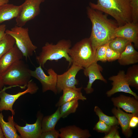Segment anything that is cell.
<instances>
[{"label":"cell","instance_id":"6da1fadb","mask_svg":"<svg viewBox=\"0 0 138 138\" xmlns=\"http://www.w3.org/2000/svg\"><path fill=\"white\" fill-rule=\"evenodd\" d=\"M87 11L92 24L89 39L95 54L98 47L109 42L115 38V33L118 27L98 10L88 7Z\"/></svg>","mask_w":138,"mask_h":138},{"label":"cell","instance_id":"7a4b0ae2","mask_svg":"<svg viewBox=\"0 0 138 138\" xmlns=\"http://www.w3.org/2000/svg\"><path fill=\"white\" fill-rule=\"evenodd\" d=\"M131 0H98L96 4L90 2L91 8L113 17L119 26L132 21Z\"/></svg>","mask_w":138,"mask_h":138},{"label":"cell","instance_id":"3957f363","mask_svg":"<svg viewBox=\"0 0 138 138\" xmlns=\"http://www.w3.org/2000/svg\"><path fill=\"white\" fill-rule=\"evenodd\" d=\"M71 42L69 40L62 39L56 44L46 42L42 48L41 52L36 56L37 63L43 68L48 60L57 61L62 58L69 63V66L72 64V60L68 52L71 47Z\"/></svg>","mask_w":138,"mask_h":138},{"label":"cell","instance_id":"277c9868","mask_svg":"<svg viewBox=\"0 0 138 138\" xmlns=\"http://www.w3.org/2000/svg\"><path fill=\"white\" fill-rule=\"evenodd\" d=\"M30 70L22 59L17 61L2 76L4 85L25 88L31 80Z\"/></svg>","mask_w":138,"mask_h":138},{"label":"cell","instance_id":"5b68a950","mask_svg":"<svg viewBox=\"0 0 138 138\" xmlns=\"http://www.w3.org/2000/svg\"><path fill=\"white\" fill-rule=\"evenodd\" d=\"M68 54L72 59V63L84 68L96 62L95 54L89 38L77 42L69 49Z\"/></svg>","mask_w":138,"mask_h":138},{"label":"cell","instance_id":"8992f818","mask_svg":"<svg viewBox=\"0 0 138 138\" xmlns=\"http://www.w3.org/2000/svg\"><path fill=\"white\" fill-rule=\"evenodd\" d=\"M5 33L14 38L15 44L26 60L35 52L37 47L32 43L29 35L28 28L16 25L10 29L6 30Z\"/></svg>","mask_w":138,"mask_h":138},{"label":"cell","instance_id":"52a82bcc","mask_svg":"<svg viewBox=\"0 0 138 138\" xmlns=\"http://www.w3.org/2000/svg\"><path fill=\"white\" fill-rule=\"evenodd\" d=\"M15 86L5 87L0 90V112L3 110H9L12 115H14L15 112L13 109V104L19 97L27 93L33 94L36 93L39 89L37 84L31 79L27 86V88L23 91L19 92L15 94H10L6 93L5 90Z\"/></svg>","mask_w":138,"mask_h":138},{"label":"cell","instance_id":"ba28073f","mask_svg":"<svg viewBox=\"0 0 138 138\" xmlns=\"http://www.w3.org/2000/svg\"><path fill=\"white\" fill-rule=\"evenodd\" d=\"M44 0H25L21 5L20 12L16 18V25L23 27L40 13V5Z\"/></svg>","mask_w":138,"mask_h":138},{"label":"cell","instance_id":"9c48e42d","mask_svg":"<svg viewBox=\"0 0 138 138\" xmlns=\"http://www.w3.org/2000/svg\"><path fill=\"white\" fill-rule=\"evenodd\" d=\"M47 72L48 75L45 74L40 65L36 67L34 70H31L30 71L31 77L36 78L41 83L42 92L50 90L56 94L57 93L56 88L57 74L52 68L48 69Z\"/></svg>","mask_w":138,"mask_h":138},{"label":"cell","instance_id":"30bf717a","mask_svg":"<svg viewBox=\"0 0 138 138\" xmlns=\"http://www.w3.org/2000/svg\"><path fill=\"white\" fill-rule=\"evenodd\" d=\"M84 68L72 63L71 67L62 74L57 76L56 88L57 93H60L63 90L76 87L78 81L76 78V76L80 70Z\"/></svg>","mask_w":138,"mask_h":138},{"label":"cell","instance_id":"8fae6325","mask_svg":"<svg viewBox=\"0 0 138 138\" xmlns=\"http://www.w3.org/2000/svg\"><path fill=\"white\" fill-rule=\"evenodd\" d=\"M108 80L112 82L111 83L112 88L106 93L108 97H110L116 93L122 92L130 94L138 99V96L130 87L128 79L124 71H120L117 75L110 77Z\"/></svg>","mask_w":138,"mask_h":138},{"label":"cell","instance_id":"7c38bea8","mask_svg":"<svg viewBox=\"0 0 138 138\" xmlns=\"http://www.w3.org/2000/svg\"><path fill=\"white\" fill-rule=\"evenodd\" d=\"M43 114L39 111L35 122L30 124L26 123L25 126H20L16 123L15 127L22 138H40L42 133V121Z\"/></svg>","mask_w":138,"mask_h":138},{"label":"cell","instance_id":"4fadbf2b","mask_svg":"<svg viewBox=\"0 0 138 138\" xmlns=\"http://www.w3.org/2000/svg\"><path fill=\"white\" fill-rule=\"evenodd\" d=\"M111 100L115 107L138 116V99L134 97L121 94L118 97L112 98Z\"/></svg>","mask_w":138,"mask_h":138},{"label":"cell","instance_id":"5bb4252c","mask_svg":"<svg viewBox=\"0 0 138 138\" xmlns=\"http://www.w3.org/2000/svg\"><path fill=\"white\" fill-rule=\"evenodd\" d=\"M102 70V67L96 62L87 67L84 68V75L89 78V81L87 86L84 88V90L86 94H90L94 91V89L92 87V85L96 80H99L105 83H107V80L104 78L101 73Z\"/></svg>","mask_w":138,"mask_h":138},{"label":"cell","instance_id":"9a60e30c","mask_svg":"<svg viewBox=\"0 0 138 138\" xmlns=\"http://www.w3.org/2000/svg\"><path fill=\"white\" fill-rule=\"evenodd\" d=\"M115 38L122 37L133 42L135 48H138V24L132 22L118 27L114 34Z\"/></svg>","mask_w":138,"mask_h":138},{"label":"cell","instance_id":"2e32d148","mask_svg":"<svg viewBox=\"0 0 138 138\" xmlns=\"http://www.w3.org/2000/svg\"><path fill=\"white\" fill-rule=\"evenodd\" d=\"M23 54L15 44L0 59V75H3L14 63L22 60Z\"/></svg>","mask_w":138,"mask_h":138},{"label":"cell","instance_id":"e0dca14e","mask_svg":"<svg viewBox=\"0 0 138 138\" xmlns=\"http://www.w3.org/2000/svg\"><path fill=\"white\" fill-rule=\"evenodd\" d=\"M111 112L117 118L118 124L121 127L122 133L127 138L131 137L132 131L130 127L129 124L131 118L134 115L125 112L120 108L115 107L112 109Z\"/></svg>","mask_w":138,"mask_h":138},{"label":"cell","instance_id":"ac0fdd59","mask_svg":"<svg viewBox=\"0 0 138 138\" xmlns=\"http://www.w3.org/2000/svg\"><path fill=\"white\" fill-rule=\"evenodd\" d=\"M59 131L61 138H88L91 136L88 129L83 130L74 125L62 128Z\"/></svg>","mask_w":138,"mask_h":138},{"label":"cell","instance_id":"d6986e66","mask_svg":"<svg viewBox=\"0 0 138 138\" xmlns=\"http://www.w3.org/2000/svg\"><path fill=\"white\" fill-rule=\"evenodd\" d=\"M82 87L79 88L66 89L62 91L63 94L55 104V106H60L64 103L73 100H80L84 101L86 98L83 95L82 92Z\"/></svg>","mask_w":138,"mask_h":138},{"label":"cell","instance_id":"ffe728a7","mask_svg":"<svg viewBox=\"0 0 138 138\" xmlns=\"http://www.w3.org/2000/svg\"><path fill=\"white\" fill-rule=\"evenodd\" d=\"M118 61L121 65L124 66L138 62V52L135 49L132 43L127 45L124 51L121 54Z\"/></svg>","mask_w":138,"mask_h":138},{"label":"cell","instance_id":"44dd1931","mask_svg":"<svg viewBox=\"0 0 138 138\" xmlns=\"http://www.w3.org/2000/svg\"><path fill=\"white\" fill-rule=\"evenodd\" d=\"M8 122H6L4 119V116L2 112H0V125L5 138H20L17 133V130L15 127L13 115L9 116L7 119Z\"/></svg>","mask_w":138,"mask_h":138},{"label":"cell","instance_id":"7402d4cb","mask_svg":"<svg viewBox=\"0 0 138 138\" xmlns=\"http://www.w3.org/2000/svg\"><path fill=\"white\" fill-rule=\"evenodd\" d=\"M21 5L7 3L0 6V24L16 18L20 11Z\"/></svg>","mask_w":138,"mask_h":138},{"label":"cell","instance_id":"603a6c76","mask_svg":"<svg viewBox=\"0 0 138 138\" xmlns=\"http://www.w3.org/2000/svg\"><path fill=\"white\" fill-rule=\"evenodd\" d=\"M58 107L54 113L51 115L43 117L42 121V132L55 129L56 124L61 118L60 112V106Z\"/></svg>","mask_w":138,"mask_h":138},{"label":"cell","instance_id":"cb8c5ba5","mask_svg":"<svg viewBox=\"0 0 138 138\" xmlns=\"http://www.w3.org/2000/svg\"><path fill=\"white\" fill-rule=\"evenodd\" d=\"M131 43L132 42L127 39L117 37L110 42L109 46L112 49L121 54L124 51L127 45Z\"/></svg>","mask_w":138,"mask_h":138},{"label":"cell","instance_id":"d4e9b609","mask_svg":"<svg viewBox=\"0 0 138 138\" xmlns=\"http://www.w3.org/2000/svg\"><path fill=\"white\" fill-rule=\"evenodd\" d=\"M15 44V41L12 36L6 34L0 41V59L12 49Z\"/></svg>","mask_w":138,"mask_h":138},{"label":"cell","instance_id":"484cf974","mask_svg":"<svg viewBox=\"0 0 138 138\" xmlns=\"http://www.w3.org/2000/svg\"><path fill=\"white\" fill-rule=\"evenodd\" d=\"M78 100H73L66 102L60 106L61 117L65 118L71 113L76 111L78 106Z\"/></svg>","mask_w":138,"mask_h":138},{"label":"cell","instance_id":"4316f807","mask_svg":"<svg viewBox=\"0 0 138 138\" xmlns=\"http://www.w3.org/2000/svg\"><path fill=\"white\" fill-rule=\"evenodd\" d=\"M125 75L129 86L138 89V65H134L129 67Z\"/></svg>","mask_w":138,"mask_h":138},{"label":"cell","instance_id":"83f0119b","mask_svg":"<svg viewBox=\"0 0 138 138\" xmlns=\"http://www.w3.org/2000/svg\"><path fill=\"white\" fill-rule=\"evenodd\" d=\"M94 111L98 117L99 120L103 121L108 125L110 126L119 125L118 120L115 116H110L106 115L98 106H95Z\"/></svg>","mask_w":138,"mask_h":138},{"label":"cell","instance_id":"f1b7e54d","mask_svg":"<svg viewBox=\"0 0 138 138\" xmlns=\"http://www.w3.org/2000/svg\"><path fill=\"white\" fill-rule=\"evenodd\" d=\"M109 42L101 45L97 48L95 53L96 62H97L98 61H101L105 62L107 61L106 51Z\"/></svg>","mask_w":138,"mask_h":138},{"label":"cell","instance_id":"f546056e","mask_svg":"<svg viewBox=\"0 0 138 138\" xmlns=\"http://www.w3.org/2000/svg\"><path fill=\"white\" fill-rule=\"evenodd\" d=\"M131 8L132 22L138 24V0H131Z\"/></svg>","mask_w":138,"mask_h":138},{"label":"cell","instance_id":"4dcf8cb0","mask_svg":"<svg viewBox=\"0 0 138 138\" xmlns=\"http://www.w3.org/2000/svg\"><path fill=\"white\" fill-rule=\"evenodd\" d=\"M121 54L110 48L109 45L106 50V56L107 61L112 62L118 60Z\"/></svg>","mask_w":138,"mask_h":138},{"label":"cell","instance_id":"1f68e13d","mask_svg":"<svg viewBox=\"0 0 138 138\" xmlns=\"http://www.w3.org/2000/svg\"><path fill=\"white\" fill-rule=\"evenodd\" d=\"M111 126L99 120L95 125L93 130L98 132L106 134L109 131Z\"/></svg>","mask_w":138,"mask_h":138},{"label":"cell","instance_id":"d6a6232c","mask_svg":"<svg viewBox=\"0 0 138 138\" xmlns=\"http://www.w3.org/2000/svg\"><path fill=\"white\" fill-rule=\"evenodd\" d=\"M118 125L111 126L109 131L105 134L103 138H120L118 129Z\"/></svg>","mask_w":138,"mask_h":138},{"label":"cell","instance_id":"836d02e7","mask_svg":"<svg viewBox=\"0 0 138 138\" xmlns=\"http://www.w3.org/2000/svg\"><path fill=\"white\" fill-rule=\"evenodd\" d=\"M60 137L59 131L55 129L42 132L40 138H58Z\"/></svg>","mask_w":138,"mask_h":138},{"label":"cell","instance_id":"e575fe53","mask_svg":"<svg viewBox=\"0 0 138 138\" xmlns=\"http://www.w3.org/2000/svg\"><path fill=\"white\" fill-rule=\"evenodd\" d=\"M138 117L134 116L131 118L129 124L131 128H134L137 126L138 124Z\"/></svg>","mask_w":138,"mask_h":138},{"label":"cell","instance_id":"d590c367","mask_svg":"<svg viewBox=\"0 0 138 138\" xmlns=\"http://www.w3.org/2000/svg\"><path fill=\"white\" fill-rule=\"evenodd\" d=\"M6 28V25L5 24L0 25V41L6 34L5 33Z\"/></svg>","mask_w":138,"mask_h":138},{"label":"cell","instance_id":"8d00e7d4","mask_svg":"<svg viewBox=\"0 0 138 138\" xmlns=\"http://www.w3.org/2000/svg\"><path fill=\"white\" fill-rule=\"evenodd\" d=\"M4 85V84L2 76L0 75V90L3 89V88Z\"/></svg>","mask_w":138,"mask_h":138},{"label":"cell","instance_id":"74e56055","mask_svg":"<svg viewBox=\"0 0 138 138\" xmlns=\"http://www.w3.org/2000/svg\"><path fill=\"white\" fill-rule=\"evenodd\" d=\"M9 0H0V6L5 4L8 3Z\"/></svg>","mask_w":138,"mask_h":138},{"label":"cell","instance_id":"f35d334b","mask_svg":"<svg viewBox=\"0 0 138 138\" xmlns=\"http://www.w3.org/2000/svg\"><path fill=\"white\" fill-rule=\"evenodd\" d=\"M5 137L0 125V138H5Z\"/></svg>","mask_w":138,"mask_h":138}]
</instances>
